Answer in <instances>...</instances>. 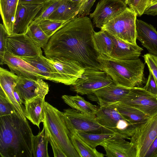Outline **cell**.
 Wrapping results in <instances>:
<instances>
[{"mask_svg":"<svg viewBox=\"0 0 157 157\" xmlns=\"http://www.w3.org/2000/svg\"><path fill=\"white\" fill-rule=\"evenodd\" d=\"M49 60L59 74L61 83L71 85L81 76L85 68L77 62Z\"/></svg>","mask_w":157,"mask_h":157,"instance_id":"obj_17","label":"cell"},{"mask_svg":"<svg viewBox=\"0 0 157 157\" xmlns=\"http://www.w3.org/2000/svg\"><path fill=\"white\" fill-rule=\"evenodd\" d=\"M136 39L149 53L157 55V31L150 24L136 19Z\"/></svg>","mask_w":157,"mask_h":157,"instance_id":"obj_19","label":"cell"},{"mask_svg":"<svg viewBox=\"0 0 157 157\" xmlns=\"http://www.w3.org/2000/svg\"><path fill=\"white\" fill-rule=\"evenodd\" d=\"M19 0H0V12L8 35L13 34L14 24Z\"/></svg>","mask_w":157,"mask_h":157,"instance_id":"obj_25","label":"cell"},{"mask_svg":"<svg viewBox=\"0 0 157 157\" xmlns=\"http://www.w3.org/2000/svg\"><path fill=\"white\" fill-rule=\"evenodd\" d=\"M143 57L149 71L153 74L157 87V56L149 53L144 55Z\"/></svg>","mask_w":157,"mask_h":157,"instance_id":"obj_36","label":"cell"},{"mask_svg":"<svg viewBox=\"0 0 157 157\" xmlns=\"http://www.w3.org/2000/svg\"><path fill=\"white\" fill-rule=\"evenodd\" d=\"M34 136L27 119L17 111L0 117L1 157H34Z\"/></svg>","mask_w":157,"mask_h":157,"instance_id":"obj_2","label":"cell"},{"mask_svg":"<svg viewBox=\"0 0 157 157\" xmlns=\"http://www.w3.org/2000/svg\"><path fill=\"white\" fill-rule=\"evenodd\" d=\"M69 21H59L48 19L42 20L37 23L46 34L50 38Z\"/></svg>","mask_w":157,"mask_h":157,"instance_id":"obj_33","label":"cell"},{"mask_svg":"<svg viewBox=\"0 0 157 157\" xmlns=\"http://www.w3.org/2000/svg\"><path fill=\"white\" fill-rule=\"evenodd\" d=\"M73 2H78L82 1L83 0H69Z\"/></svg>","mask_w":157,"mask_h":157,"instance_id":"obj_46","label":"cell"},{"mask_svg":"<svg viewBox=\"0 0 157 157\" xmlns=\"http://www.w3.org/2000/svg\"><path fill=\"white\" fill-rule=\"evenodd\" d=\"M85 0L73 2L69 0H63L58 8L48 19L68 21L76 17L78 11Z\"/></svg>","mask_w":157,"mask_h":157,"instance_id":"obj_24","label":"cell"},{"mask_svg":"<svg viewBox=\"0 0 157 157\" xmlns=\"http://www.w3.org/2000/svg\"><path fill=\"white\" fill-rule=\"evenodd\" d=\"M157 3V0H152L151 4Z\"/></svg>","mask_w":157,"mask_h":157,"instance_id":"obj_47","label":"cell"},{"mask_svg":"<svg viewBox=\"0 0 157 157\" xmlns=\"http://www.w3.org/2000/svg\"><path fill=\"white\" fill-rule=\"evenodd\" d=\"M135 12L127 7L123 12L104 25L101 30L126 42L136 43Z\"/></svg>","mask_w":157,"mask_h":157,"instance_id":"obj_6","label":"cell"},{"mask_svg":"<svg viewBox=\"0 0 157 157\" xmlns=\"http://www.w3.org/2000/svg\"><path fill=\"white\" fill-rule=\"evenodd\" d=\"M117 109L119 113L131 124L137 126L147 120L151 117L132 106L118 103Z\"/></svg>","mask_w":157,"mask_h":157,"instance_id":"obj_27","label":"cell"},{"mask_svg":"<svg viewBox=\"0 0 157 157\" xmlns=\"http://www.w3.org/2000/svg\"><path fill=\"white\" fill-rule=\"evenodd\" d=\"M19 77L6 69L0 68V88L3 90L7 97L15 108L17 112L26 119L25 112L16 100L14 96V88Z\"/></svg>","mask_w":157,"mask_h":157,"instance_id":"obj_20","label":"cell"},{"mask_svg":"<svg viewBox=\"0 0 157 157\" xmlns=\"http://www.w3.org/2000/svg\"><path fill=\"white\" fill-rule=\"evenodd\" d=\"M25 33L43 49L46 46L50 39L43 31L39 24L33 21L29 26Z\"/></svg>","mask_w":157,"mask_h":157,"instance_id":"obj_32","label":"cell"},{"mask_svg":"<svg viewBox=\"0 0 157 157\" xmlns=\"http://www.w3.org/2000/svg\"><path fill=\"white\" fill-rule=\"evenodd\" d=\"M122 0V1L124 2L126 4L127 0Z\"/></svg>","mask_w":157,"mask_h":157,"instance_id":"obj_48","label":"cell"},{"mask_svg":"<svg viewBox=\"0 0 157 157\" xmlns=\"http://www.w3.org/2000/svg\"><path fill=\"white\" fill-rule=\"evenodd\" d=\"M46 128L48 136L49 142L52 147L54 156L55 157H67L65 153L55 141Z\"/></svg>","mask_w":157,"mask_h":157,"instance_id":"obj_39","label":"cell"},{"mask_svg":"<svg viewBox=\"0 0 157 157\" xmlns=\"http://www.w3.org/2000/svg\"><path fill=\"white\" fill-rule=\"evenodd\" d=\"M8 34L3 24L0 25V64H4V58L7 51V39Z\"/></svg>","mask_w":157,"mask_h":157,"instance_id":"obj_37","label":"cell"},{"mask_svg":"<svg viewBox=\"0 0 157 157\" xmlns=\"http://www.w3.org/2000/svg\"><path fill=\"white\" fill-rule=\"evenodd\" d=\"M149 72V75L146 83L143 88L148 92L157 96L156 83L151 72L150 71Z\"/></svg>","mask_w":157,"mask_h":157,"instance_id":"obj_40","label":"cell"},{"mask_svg":"<svg viewBox=\"0 0 157 157\" xmlns=\"http://www.w3.org/2000/svg\"><path fill=\"white\" fill-rule=\"evenodd\" d=\"M134 0H127L126 5L129 6L132 3Z\"/></svg>","mask_w":157,"mask_h":157,"instance_id":"obj_45","label":"cell"},{"mask_svg":"<svg viewBox=\"0 0 157 157\" xmlns=\"http://www.w3.org/2000/svg\"><path fill=\"white\" fill-rule=\"evenodd\" d=\"M63 113L71 134L78 132L113 133L99 124L95 115L82 113L72 108L64 109Z\"/></svg>","mask_w":157,"mask_h":157,"instance_id":"obj_7","label":"cell"},{"mask_svg":"<svg viewBox=\"0 0 157 157\" xmlns=\"http://www.w3.org/2000/svg\"><path fill=\"white\" fill-rule=\"evenodd\" d=\"M76 134L90 146L94 148L107 140L121 138L116 134L112 133L78 132Z\"/></svg>","mask_w":157,"mask_h":157,"instance_id":"obj_29","label":"cell"},{"mask_svg":"<svg viewBox=\"0 0 157 157\" xmlns=\"http://www.w3.org/2000/svg\"><path fill=\"white\" fill-rule=\"evenodd\" d=\"M44 96H39L25 102L26 117L40 128V123L45 121Z\"/></svg>","mask_w":157,"mask_h":157,"instance_id":"obj_22","label":"cell"},{"mask_svg":"<svg viewBox=\"0 0 157 157\" xmlns=\"http://www.w3.org/2000/svg\"><path fill=\"white\" fill-rule=\"evenodd\" d=\"M157 136V114L137 126L129 140L136 147V157H144L149 147Z\"/></svg>","mask_w":157,"mask_h":157,"instance_id":"obj_9","label":"cell"},{"mask_svg":"<svg viewBox=\"0 0 157 157\" xmlns=\"http://www.w3.org/2000/svg\"><path fill=\"white\" fill-rule=\"evenodd\" d=\"M94 32L87 16L69 21L50 38L43 49L45 56L55 61L77 62L85 69L103 70L93 42Z\"/></svg>","mask_w":157,"mask_h":157,"instance_id":"obj_1","label":"cell"},{"mask_svg":"<svg viewBox=\"0 0 157 157\" xmlns=\"http://www.w3.org/2000/svg\"><path fill=\"white\" fill-rule=\"evenodd\" d=\"M14 90L17 91L25 102L39 96H45L49 91V86L42 79H34L21 78Z\"/></svg>","mask_w":157,"mask_h":157,"instance_id":"obj_15","label":"cell"},{"mask_svg":"<svg viewBox=\"0 0 157 157\" xmlns=\"http://www.w3.org/2000/svg\"><path fill=\"white\" fill-rule=\"evenodd\" d=\"M38 69L45 79L61 83L59 74L49 59L42 55L33 57L21 58Z\"/></svg>","mask_w":157,"mask_h":157,"instance_id":"obj_23","label":"cell"},{"mask_svg":"<svg viewBox=\"0 0 157 157\" xmlns=\"http://www.w3.org/2000/svg\"><path fill=\"white\" fill-rule=\"evenodd\" d=\"M63 0H49L43 6L33 21L38 23L40 21L47 19L58 8Z\"/></svg>","mask_w":157,"mask_h":157,"instance_id":"obj_34","label":"cell"},{"mask_svg":"<svg viewBox=\"0 0 157 157\" xmlns=\"http://www.w3.org/2000/svg\"><path fill=\"white\" fill-rule=\"evenodd\" d=\"M144 14L149 15H157V3L151 5L145 10Z\"/></svg>","mask_w":157,"mask_h":157,"instance_id":"obj_43","label":"cell"},{"mask_svg":"<svg viewBox=\"0 0 157 157\" xmlns=\"http://www.w3.org/2000/svg\"><path fill=\"white\" fill-rule=\"evenodd\" d=\"M95 1L85 0L78 11L77 17H83L89 14L91 8Z\"/></svg>","mask_w":157,"mask_h":157,"instance_id":"obj_41","label":"cell"},{"mask_svg":"<svg viewBox=\"0 0 157 157\" xmlns=\"http://www.w3.org/2000/svg\"><path fill=\"white\" fill-rule=\"evenodd\" d=\"M111 36L114 42V47L112 53L109 56L121 59H133L139 58L143 50L141 47L137 44L129 43Z\"/></svg>","mask_w":157,"mask_h":157,"instance_id":"obj_21","label":"cell"},{"mask_svg":"<svg viewBox=\"0 0 157 157\" xmlns=\"http://www.w3.org/2000/svg\"><path fill=\"white\" fill-rule=\"evenodd\" d=\"M108 157H136V149L131 142L122 138H116L101 144Z\"/></svg>","mask_w":157,"mask_h":157,"instance_id":"obj_18","label":"cell"},{"mask_svg":"<svg viewBox=\"0 0 157 157\" xmlns=\"http://www.w3.org/2000/svg\"><path fill=\"white\" fill-rule=\"evenodd\" d=\"M131 88L117 85L116 83L99 89L87 95L88 99L103 107L120 102L127 95Z\"/></svg>","mask_w":157,"mask_h":157,"instance_id":"obj_13","label":"cell"},{"mask_svg":"<svg viewBox=\"0 0 157 157\" xmlns=\"http://www.w3.org/2000/svg\"><path fill=\"white\" fill-rule=\"evenodd\" d=\"M16 111L3 90L0 88V117L8 115Z\"/></svg>","mask_w":157,"mask_h":157,"instance_id":"obj_35","label":"cell"},{"mask_svg":"<svg viewBox=\"0 0 157 157\" xmlns=\"http://www.w3.org/2000/svg\"><path fill=\"white\" fill-rule=\"evenodd\" d=\"M6 64L10 71L19 77L36 79H45L44 76L37 68L20 57L16 56L6 51L4 58V64Z\"/></svg>","mask_w":157,"mask_h":157,"instance_id":"obj_16","label":"cell"},{"mask_svg":"<svg viewBox=\"0 0 157 157\" xmlns=\"http://www.w3.org/2000/svg\"><path fill=\"white\" fill-rule=\"evenodd\" d=\"M151 1L152 0H134L129 6L135 12L137 16H141L151 5Z\"/></svg>","mask_w":157,"mask_h":157,"instance_id":"obj_38","label":"cell"},{"mask_svg":"<svg viewBox=\"0 0 157 157\" xmlns=\"http://www.w3.org/2000/svg\"><path fill=\"white\" fill-rule=\"evenodd\" d=\"M45 121L43 123L67 157H80L72 143L71 134L61 112L47 102L44 106Z\"/></svg>","mask_w":157,"mask_h":157,"instance_id":"obj_4","label":"cell"},{"mask_svg":"<svg viewBox=\"0 0 157 157\" xmlns=\"http://www.w3.org/2000/svg\"><path fill=\"white\" fill-rule=\"evenodd\" d=\"M48 2L41 3L19 2L15 15L13 33H25L29 26Z\"/></svg>","mask_w":157,"mask_h":157,"instance_id":"obj_14","label":"cell"},{"mask_svg":"<svg viewBox=\"0 0 157 157\" xmlns=\"http://www.w3.org/2000/svg\"><path fill=\"white\" fill-rule=\"evenodd\" d=\"M118 103L99 107L95 115L96 119L101 125L120 138L129 139L136 126L130 124L119 113L117 109Z\"/></svg>","mask_w":157,"mask_h":157,"instance_id":"obj_5","label":"cell"},{"mask_svg":"<svg viewBox=\"0 0 157 157\" xmlns=\"http://www.w3.org/2000/svg\"><path fill=\"white\" fill-rule=\"evenodd\" d=\"M127 7L121 0H100L94 11L90 14V17L96 27L101 29Z\"/></svg>","mask_w":157,"mask_h":157,"instance_id":"obj_12","label":"cell"},{"mask_svg":"<svg viewBox=\"0 0 157 157\" xmlns=\"http://www.w3.org/2000/svg\"><path fill=\"white\" fill-rule=\"evenodd\" d=\"M144 157H157V136L151 144Z\"/></svg>","mask_w":157,"mask_h":157,"instance_id":"obj_42","label":"cell"},{"mask_svg":"<svg viewBox=\"0 0 157 157\" xmlns=\"http://www.w3.org/2000/svg\"><path fill=\"white\" fill-rule=\"evenodd\" d=\"M43 124L42 131L34 136L33 140L34 157H49L48 145L49 142L45 125Z\"/></svg>","mask_w":157,"mask_h":157,"instance_id":"obj_31","label":"cell"},{"mask_svg":"<svg viewBox=\"0 0 157 157\" xmlns=\"http://www.w3.org/2000/svg\"><path fill=\"white\" fill-rule=\"evenodd\" d=\"M94 48L99 54L109 56L114 47V42L111 36L107 32L101 30L94 32L93 37Z\"/></svg>","mask_w":157,"mask_h":157,"instance_id":"obj_28","label":"cell"},{"mask_svg":"<svg viewBox=\"0 0 157 157\" xmlns=\"http://www.w3.org/2000/svg\"><path fill=\"white\" fill-rule=\"evenodd\" d=\"M6 47L7 51L20 58L33 57L42 55L41 48L25 33L8 35Z\"/></svg>","mask_w":157,"mask_h":157,"instance_id":"obj_11","label":"cell"},{"mask_svg":"<svg viewBox=\"0 0 157 157\" xmlns=\"http://www.w3.org/2000/svg\"><path fill=\"white\" fill-rule=\"evenodd\" d=\"M120 102L135 108L150 117L157 114V96L143 87L131 88L128 94Z\"/></svg>","mask_w":157,"mask_h":157,"instance_id":"obj_10","label":"cell"},{"mask_svg":"<svg viewBox=\"0 0 157 157\" xmlns=\"http://www.w3.org/2000/svg\"><path fill=\"white\" fill-rule=\"evenodd\" d=\"M49 0H19V2L41 3L46 2Z\"/></svg>","mask_w":157,"mask_h":157,"instance_id":"obj_44","label":"cell"},{"mask_svg":"<svg viewBox=\"0 0 157 157\" xmlns=\"http://www.w3.org/2000/svg\"><path fill=\"white\" fill-rule=\"evenodd\" d=\"M98 60L102 69L117 85L132 88L140 87L144 82V64L139 58L118 59L99 54Z\"/></svg>","mask_w":157,"mask_h":157,"instance_id":"obj_3","label":"cell"},{"mask_svg":"<svg viewBox=\"0 0 157 157\" xmlns=\"http://www.w3.org/2000/svg\"><path fill=\"white\" fill-rule=\"evenodd\" d=\"M72 144L80 157H104L105 155L93 148L76 133L71 134Z\"/></svg>","mask_w":157,"mask_h":157,"instance_id":"obj_30","label":"cell"},{"mask_svg":"<svg viewBox=\"0 0 157 157\" xmlns=\"http://www.w3.org/2000/svg\"><path fill=\"white\" fill-rule=\"evenodd\" d=\"M62 98L72 108L82 113L95 115L99 108V106L93 104L78 95H64Z\"/></svg>","mask_w":157,"mask_h":157,"instance_id":"obj_26","label":"cell"},{"mask_svg":"<svg viewBox=\"0 0 157 157\" xmlns=\"http://www.w3.org/2000/svg\"><path fill=\"white\" fill-rule=\"evenodd\" d=\"M103 70L87 68L75 82L71 90L81 95H89L103 87L115 83Z\"/></svg>","mask_w":157,"mask_h":157,"instance_id":"obj_8","label":"cell"}]
</instances>
